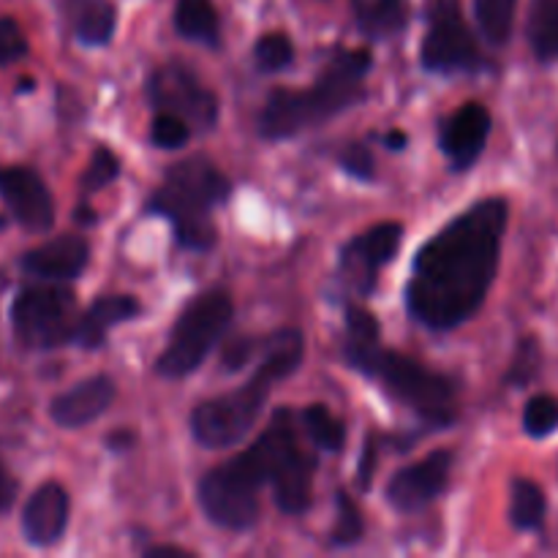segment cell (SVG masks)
<instances>
[{
  "mask_svg": "<svg viewBox=\"0 0 558 558\" xmlns=\"http://www.w3.org/2000/svg\"><path fill=\"white\" fill-rule=\"evenodd\" d=\"M305 336L300 330L272 332L262 347L256 374L240 390L210 398L191 414V434L202 447L223 450L248 434L259 420L276 381L287 379L303 365Z\"/></svg>",
  "mask_w": 558,
  "mask_h": 558,
  "instance_id": "3957f363",
  "label": "cell"
},
{
  "mask_svg": "<svg viewBox=\"0 0 558 558\" xmlns=\"http://www.w3.org/2000/svg\"><path fill=\"white\" fill-rule=\"evenodd\" d=\"M403 227L396 221L379 223V227L365 229L363 234L349 240L341 248V278L354 294L368 298L379 281L381 267L396 259L401 248Z\"/></svg>",
  "mask_w": 558,
  "mask_h": 558,
  "instance_id": "7c38bea8",
  "label": "cell"
},
{
  "mask_svg": "<svg viewBox=\"0 0 558 558\" xmlns=\"http://www.w3.org/2000/svg\"><path fill=\"white\" fill-rule=\"evenodd\" d=\"M118 174H120L118 156H114L109 147H98V150L93 153L90 163H87L85 174H82V191H87V194H96V191L107 189V185L112 183Z\"/></svg>",
  "mask_w": 558,
  "mask_h": 558,
  "instance_id": "4dcf8cb0",
  "label": "cell"
},
{
  "mask_svg": "<svg viewBox=\"0 0 558 558\" xmlns=\"http://www.w3.org/2000/svg\"><path fill=\"white\" fill-rule=\"evenodd\" d=\"M262 477L245 452L210 469L199 483V505L216 526L229 532L251 529L259 518Z\"/></svg>",
  "mask_w": 558,
  "mask_h": 558,
  "instance_id": "9c48e42d",
  "label": "cell"
},
{
  "mask_svg": "<svg viewBox=\"0 0 558 558\" xmlns=\"http://www.w3.org/2000/svg\"><path fill=\"white\" fill-rule=\"evenodd\" d=\"M347 365L379 381L396 401L412 409L430 425H450L456 420V381L439 371L425 368L417 360L385 349L379 343V322L365 308L347 311Z\"/></svg>",
  "mask_w": 558,
  "mask_h": 558,
  "instance_id": "7a4b0ae2",
  "label": "cell"
},
{
  "mask_svg": "<svg viewBox=\"0 0 558 558\" xmlns=\"http://www.w3.org/2000/svg\"><path fill=\"white\" fill-rule=\"evenodd\" d=\"M90 262V245L82 234H60L22 256V270L41 281H74Z\"/></svg>",
  "mask_w": 558,
  "mask_h": 558,
  "instance_id": "e0dca14e",
  "label": "cell"
},
{
  "mask_svg": "<svg viewBox=\"0 0 558 558\" xmlns=\"http://www.w3.org/2000/svg\"><path fill=\"white\" fill-rule=\"evenodd\" d=\"M374 466H376V439L371 436L365 441L363 461H360V488H371V480H374Z\"/></svg>",
  "mask_w": 558,
  "mask_h": 558,
  "instance_id": "8d00e7d4",
  "label": "cell"
},
{
  "mask_svg": "<svg viewBox=\"0 0 558 558\" xmlns=\"http://www.w3.org/2000/svg\"><path fill=\"white\" fill-rule=\"evenodd\" d=\"M27 54V38L16 20L11 16H0V65L16 63Z\"/></svg>",
  "mask_w": 558,
  "mask_h": 558,
  "instance_id": "d6a6232c",
  "label": "cell"
},
{
  "mask_svg": "<svg viewBox=\"0 0 558 558\" xmlns=\"http://www.w3.org/2000/svg\"><path fill=\"white\" fill-rule=\"evenodd\" d=\"M76 300L65 287H27L11 303V327L22 347L58 349L74 343Z\"/></svg>",
  "mask_w": 558,
  "mask_h": 558,
  "instance_id": "ba28073f",
  "label": "cell"
},
{
  "mask_svg": "<svg viewBox=\"0 0 558 558\" xmlns=\"http://www.w3.org/2000/svg\"><path fill=\"white\" fill-rule=\"evenodd\" d=\"M174 27L189 41L216 47L221 41V22L213 0H178L174 5Z\"/></svg>",
  "mask_w": 558,
  "mask_h": 558,
  "instance_id": "7402d4cb",
  "label": "cell"
},
{
  "mask_svg": "<svg viewBox=\"0 0 558 558\" xmlns=\"http://www.w3.org/2000/svg\"><path fill=\"white\" fill-rule=\"evenodd\" d=\"M529 44L543 63L558 60V0H534L529 11Z\"/></svg>",
  "mask_w": 558,
  "mask_h": 558,
  "instance_id": "603a6c76",
  "label": "cell"
},
{
  "mask_svg": "<svg viewBox=\"0 0 558 558\" xmlns=\"http://www.w3.org/2000/svg\"><path fill=\"white\" fill-rule=\"evenodd\" d=\"M136 314H140L136 298H131V294H109L107 298V294H104V298H98L96 303L80 316L74 343L82 349L104 347L109 332L118 325H123V322L134 319Z\"/></svg>",
  "mask_w": 558,
  "mask_h": 558,
  "instance_id": "d6986e66",
  "label": "cell"
},
{
  "mask_svg": "<svg viewBox=\"0 0 558 558\" xmlns=\"http://www.w3.org/2000/svg\"><path fill=\"white\" fill-rule=\"evenodd\" d=\"M518 0H474V16L490 44L501 47L510 41L512 25H515Z\"/></svg>",
  "mask_w": 558,
  "mask_h": 558,
  "instance_id": "484cf974",
  "label": "cell"
},
{
  "mask_svg": "<svg viewBox=\"0 0 558 558\" xmlns=\"http://www.w3.org/2000/svg\"><path fill=\"white\" fill-rule=\"evenodd\" d=\"M539 371V347L534 338H526V341L518 347L515 360H512V368L507 374V381L515 387H523L526 381H532Z\"/></svg>",
  "mask_w": 558,
  "mask_h": 558,
  "instance_id": "1f68e13d",
  "label": "cell"
},
{
  "mask_svg": "<svg viewBox=\"0 0 558 558\" xmlns=\"http://www.w3.org/2000/svg\"><path fill=\"white\" fill-rule=\"evenodd\" d=\"M232 298L221 289H213V292L191 300L180 314L178 325L169 332L167 349L156 363L158 374L167 379H183V376L194 374L213 352V347L221 341L227 327L232 325Z\"/></svg>",
  "mask_w": 558,
  "mask_h": 558,
  "instance_id": "52a82bcc",
  "label": "cell"
},
{
  "mask_svg": "<svg viewBox=\"0 0 558 558\" xmlns=\"http://www.w3.org/2000/svg\"><path fill=\"white\" fill-rule=\"evenodd\" d=\"M232 194L227 174L205 156L185 158L167 169L161 185L147 202V213L172 223L178 243L189 251H207L216 245L218 229L213 210Z\"/></svg>",
  "mask_w": 558,
  "mask_h": 558,
  "instance_id": "5b68a950",
  "label": "cell"
},
{
  "mask_svg": "<svg viewBox=\"0 0 558 558\" xmlns=\"http://www.w3.org/2000/svg\"><path fill=\"white\" fill-rule=\"evenodd\" d=\"M523 428L534 439H545L558 428V398L534 396L523 409Z\"/></svg>",
  "mask_w": 558,
  "mask_h": 558,
  "instance_id": "4316f807",
  "label": "cell"
},
{
  "mask_svg": "<svg viewBox=\"0 0 558 558\" xmlns=\"http://www.w3.org/2000/svg\"><path fill=\"white\" fill-rule=\"evenodd\" d=\"M371 65H374V58L368 49H349V52H338L327 63L314 87L272 90L259 114L262 136L265 140H292L314 125L327 123L343 109L354 107L365 93V76H368Z\"/></svg>",
  "mask_w": 558,
  "mask_h": 558,
  "instance_id": "277c9868",
  "label": "cell"
},
{
  "mask_svg": "<svg viewBox=\"0 0 558 558\" xmlns=\"http://www.w3.org/2000/svg\"><path fill=\"white\" fill-rule=\"evenodd\" d=\"M452 472V452L436 450L423 461L401 469L387 485V501L398 512H417L439 499Z\"/></svg>",
  "mask_w": 558,
  "mask_h": 558,
  "instance_id": "4fadbf2b",
  "label": "cell"
},
{
  "mask_svg": "<svg viewBox=\"0 0 558 558\" xmlns=\"http://www.w3.org/2000/svg\"><path fill=\"white\" fill-rule=\"evenodd\" d=\"M254 58L262 71L272 74V71H281L292 63L294 47L292 41H289L287 33H265V36L256 41Z\"/></svg>",
  "mask_w": 558,
  "mask_h": 558,
  "instance_id": "83f0119b",
  "label": "cell"
},
{
  "mask_svg": "<svg viewBox=\"0 0 558 558\" xmlns=\"http://www.w3.org/2000/svg\"><path fill=\"white\" fill-rule=\"evenodd\" d=\"M153 145L161 150H178L191 140V125L172 112H158L150 125Z\"/></svg>",
  "mask_w": 558,
  "mask_h": 558,
  "instance_id": "f546056e",
  "label": "cell"
},
{
  "mask_svg": "<svg viewBox=\"0 0 558 558\" xmlns=\"http://www.w3.org/2000/svg\"><path fill=\"white\" fill-rule=\"evenodd\" d=\"M147 556H189V554L174 548V545H161V548H147Z\"/></svg>",
  "mask_w": 558,
  "mask_h": 558,
  "instance_id": "74e56055",
  "label": "cell"
},
{
  "mask_svg": "<svg viewBox=\"0 0 558 558\" xmlns=\"http://www.w3.org/2000/svg\"><path fill=\"white\" fill-rule=\"evenodd\" d=\"M14 499H16V480L14 474L9 472V466L0 461V512L9 510V507L14 505Z\"/></svg>",
  "mask_w": 558,
  "mask_h": 558,
  "instance_id": "d590c367",
  "label": "cell"
},
{
  "mask_svg": "<svg viewBox=\"0 0 558 558\" xmlns=\"http://www.w3.org/2000/svg\"><path fill=\"white\" fill-rule=\"evenodd\" d=\"M63 14L76 41L85 47H104L112 41L118 11L109 0H63Z\"/></svg>",
  "mask_w": 558,
  "mask_h": 558,
  "instance_id": "ffe728a7",
  "label": "cell"
},
{
  "mask_svg": "<svg viewBox=\"0 0 558 558\" xmlns=\"http://www.w3.org/2000/svg\"><path fill=\"white\" fill-rule=\"evenodd\" d=\"M69 494L63 485L44 483L36 488V494L27 499L25 510H22V534L36 548H49V545L60 543L69 529Z\"/></svg>",
  "mask_w": 558,
  "mask_h": 558,
  "instance_id": "2e32d148",
  "label": "cell"
},
{
  "mask_svg": "<svg viewBox=\"0 0 558 558\" xmlns=\"http://www.w3.org/2000/svg\"><path fill=\"white\" fill-rule=\"evenodd\" d=\"M545 512H548V501H545L543 488L532 480H515L510 501L512 526L518 532H537L545 523Z\"/></svg>",
  "mask_w": 558,
  "mask_h": 558,
  "instance_id": "cb8c5ba5",
  "label": "cell"
},
{
  "mask_svg": "<svg viewBox=\"0 0 558 558\" xmlns=\"http://www.w3.org/2000/svg\"><path fill=\"white\" fill-rule=\"evenodd\" d=\"M423 65L436 74H472L483 65L461 0H434L423 38Z\"/></svg>",
  "mask_w": 558,
  "mask_h": 558,
  "instance_id": "30bf717a",
  "label": "cell"
},
{
  "mask_svg": "<svg viewBox=\"0 0 558 558\" xmlns=\"http://www.w3.org/2000/svg\"><path fill=\"white\" fill-rule=\"evenodd\" d=\"M114 401V381L109 376H90V379L80 381L71 390L60 392L49 403V417L60 428H82V425L93 423L101 417Z\"/></svg>",
  "mask_w": 558,
  "mask_h": 558,
  "instance_id": "ac0fdd59",
  "label": "cell"
},
{
  "mask_svg": "<svg viewBox=\"0 0 558 558\" xmlns=\"http://www.w3.org/2000/svg\"><path fill=\"white\" fill-rule=\"evenodd\" d=\"M387 145L396 147V150H403V145H407V134H401V131H392V134H387Z\"/></svg>",
  "mask_w": 558,
  "mask_h": 558,
  "instance_id": "f35d334b",
  "label": "cell"
},
{
  "mask_svg": "<svg viewBox=\"0 0 558 558\" xmlns=\"http://www.w3.org/2000/svg\"><path fill=\"white\" fill-rule=\"evenodd\" d=\"M251 352H254V341H248V338H240V341L229 343L227 352H223V365H227L229 371L240 368V365L248 363Z\"/></svg>",
  "mask_w": 558,
  "mask_h": 558,
  "instance_id": "e575fe53",
  "label": "cell"
},
{
  "mask_svg": "<svg viewBox=\"0 0 558 558\" xmlns=\"http://www.w3.org/2000/svg\"><path fill=\"white\" fill-rule=\"evenodd\" d=\"M490 134V112L483 104H463L461 109L450 114L439 129V145L445 156L450 158L452 169L463 172L472 167L485 150V142Z\"/></svg>",
  "mask_w": 558,
  "mask_h": 558,
  "instance_id": "9a60e30c",
  "label": "cell"
},
{
  "mask_svg": "<svg viewBox=\"0 0 558 558\" xmlns=\"http://www.w3.org/2000/svg\"><path fill=\"white\" fill-rule=\"evenodd\" d=\"M357 25L371 38H392L407 25V0H352Z\"/></svg>",
  "mask_w": 558,
  "mask_h": 558,
  "instance_id": "44dd1931",
  "label": "cell"
},
{
  "mask_svg": "<svg viewBox=\"0 0 558 558\" xmlns=\"http://www.w3.org/2000/svg\"><path fill=\"white\" fill-rule=\"evenodd\" d=\"M341 167L343 172H349L352 178L357 180H371L374 178V156H371V150L365 145H349L347 150L341 153Z\"/></svg>",
  "mask_w": 558,
  "mask_h": 558,
  "instance_id": "836d02e7",
  "label": "cell"
},
{
  "mask_svg": "<svg viewBox=\"0 0 558 558\" xmlns=\"http://www.w3.org/2000/svg\"><path fill=\"white\" fill-rule=\"evenodd\" d=\"M300 423H303L305 434L311 436V441H314L319 450L325 452L343 450V441H347V425H343L327 407L314 403V407H308L303 414H300Z\"/></svg>",
  "mask_w": 558,
  "mask_h": 558,
  "instance_id": "d4e9b609",
  "label": "cell"
},
{
  "mask_svg": "<svg viewBox=\"0 0 558 558\" xmlns=\"http://www.w3.org/2000/svg\"><path fill=\"white\" fill-rule=\"evenodd\" d=\"M262 483L272 485L276 505L287 515H303L314 496L316 461L298 441V425L289 409H278L259 439L245 450Z\"/></svg>",
  "mask_w": 558,
  "mask_h": 558,
  "instance_id": "8992f818",
  "label": "cell"
},
{
  "mask_svg": "<svg viewBox=\"0 0 558 558\" xmlns=\"http://www.w3.org/2000/svg\"><path fill=\"white\" fill-rule=\"evenodd\" d=\"M507 218V202L490 196L461 213L417 251L407 305L420 325L456 330L477 314L499 270Z\"/></svg>",
  "mask_w": 558,
  "mask_h": 558,
  "instance_id": "6da1fadb",
  "label": "cell"
},
{
  "mask_svg": "<svg viewBox=\"0 0 558 558\" xmlns=\"http://www.w3.org/2000/svg\"><path fill=\"white\" fill-rule=\"evenodd\" d=\"M147 96L158 112H172L199 131L218 123V98L183 63H163L147 82Z\"/></svg>",
  "mask_w": 558,
  "mask_h": 558,
  "instance_id": "8fae6325",
  "label": "cell"
},
{
  "mask_svg": "<svg viewBox=\"0 0 558 558\" xmlns=\"http://www.w3.org/2000/svg\"><path fill=\"white\" fill-rule=\"evenodd\" d=\"M0 199L27 232H47L54 223L52 194L31 167L0 169Z\"/></svg>",
  "mask_w": 558,
  "mask_h": 558,
  "instance_id": "5bb4252c",
  "label": "cell"
},
{
  "mask_svg": "<svg viewBox=\"0 0 558 558\" xmlns=\"http://www.w3.org/2000/svg\"><path fill=\"white\" fill-rule=\"evenodd\" d=\"M365 532V523L363 515H360L357 505L349 499L347 494H338V518H336V526L330 532V545L336 548H347V545H354Z\"/></svg>",
  "mask_w": 558,
  "mask_h": 558,
  "instance_id": "f1b7e54d",
  "label": "cell"
}]
</instances>
